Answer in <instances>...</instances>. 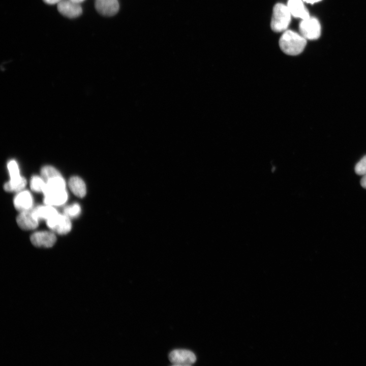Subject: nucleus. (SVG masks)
<instances>
[{"label": "nucleus", "mask_w": 366, "mask_h": 366, "mask_svg": "<svg viewBox=\"0 0 366 366\" xmlns=\"http://www.w3.org/2000/svg\"><path fill=\"white\" fill-rule=\"evenodd\" d=\"M306 44V39L302 35L291 30H286L279 41L281 50L289 55H296L301 53Z\"/></svg>", "instance_id": "f257e3e1"}, {"label": "nucleus", "mask_w": 366, "mask_h": 366, "mask_svg": "<svg viewBox=\"0 0 366 366\" xmlns=\"http://www.w3.org/2000/svg\"><path fill=\"white\" fill-rule=\"evenodd\" d=\"M291 15L287 6L281 3L276 4L270 23L272 30L275 32L285 30L290 23Z\"/></svg>", "instance_id": "f03ea898"}, {"label": "nucleus", "mask_w": 366, "mask_h": 366, "mask_svg": "<svg viewBox=\"0 0 366 366\" xmlns=\"http://www.w3.org/2000/svg\"><path fill=\"white\" fill-rule=\"evenodd\" d=\"M8 169L10 176V180L4 185V189L8 192H18L24 188L26 180L20 176L17 162L13 160L8 163Z\"/></svg>", "instance_id": "7ed1b4c3"}, {"label": "nucleus", "mask_w": 366, "mask_h": 366, "mask_svg": "<svg viewBox=\"0 0 366 366\" xmlns=\"http://www.w3.org/2000/svg\"><path fill=\"white\" fill-rule=\"evenodd\" d=\"M301 35L306 39L315 40L321 34V26L319 21L315 18L303 19L299 24Z\"/></svg>", "instance_id": "20e7f679"}, {"label": "nucleus", "mask_w": 366, "mask_h": 366, "mask_svg": "<svg viewBox=\"0 0 366 366\" xmlns=\"http://www.w3.org/2000/svg\"><path fill=\"white\" fill-rule=\"evenodd\" d=\"M169 359L174 365H191L196 360L193 352L188 350L176 349L169 355Z\"/></svg>", "instance_id": "39448f33"}, {"label": "nucleus", "mask_w": 366, "mask_h": 366, "mask_svg": "<svg viewBox=\"0 0 366 366\" xmlns=\"http://www.w3.org/2000/svg\"><path fill=\"white\" fill-rule=\"evenodd\" d=\"M48 227L59 234H65L71 229V223L65 215L57 214L47 220Z\"/></svg>", "instance_id": "423d86ee"}, {"label": "nucleus", "mask_w": 366, "mask_h": 366, "mask_svg": "<svg viewBox=\"0 0 366 366\" xmlns=\"http://www.w3.org/2000/svg\"><path fill=\"white\" fill-rule=\"evenodd\" d=\"M33 245L37 247L50 248L56 241L55 235L48 231H39L34 233L30 238Z\"/></svg>", "instance_id": "0eeeda50"}, {"label": "nucleus", "mask_w": 366, "mask_h": 366, "mask_svg": "<svg viewBox=\"0 0 366 366\" xmlns=\"http://www.w3.org/2000/svg\"><path fill=\"white\" fill-rule=\"evenodd\" d=\"M57 9L63 15L70 18L79 16L82 11L80 4L71 0H62L58 3Z\"/></svg>", "instance_id": "6e6552de"}, {"label": "nucleus", "mask_w": 366, "mask_h": 366, "mask_svg": "<svg viewBox=\"0 0 366 366\" xmlns=\"http://www.w3.org/2000/svg\"><path fill=\"white\" fill-rule=\"evenodd\" d=\"M38 220L33 209L21 211L16 219L19 226L24 230H32L37 228Z\"/></svg>", "instance_id": "1a4fd4ad"}, {"label": "nucleus", "mask_w": 366, "mask_h": 366, "mask_svg": "<svg viewBox=\"0 0 366 366\" xmlns=\"http://www.w3.org/2000/svg\"><path fill=\"white\" fill-rule=\"evenodd\" d=\"M95 8L97 12L104 16H112L118 11V0H97Z\"/></svg>", "instance_id": "9d476101"}, {"label": "nucleus", "mask_w": 366, "mask_h": 366, "mask_svg": "<svg viewBox=\"0 0 366 366\" xmlns=\"http://www.w3.org/2000/svg\"><path fill=\"white\" fill-rule=\"evenodd\" d=\"M13 202L15 208L23 211L30 209L33 205V198L28 191H23L16 195Z\"/></svg>", "instance_id": "9b49d317"}, {"label": "nucleus", "mask_w": 366, "mask_h": 366, "mask_svg": "<svg viewBox=\"0 0 366 366\" xmlns=\"http://www.w3.org/2000/svg\"><path fill=\"white\" fill-rule=\"evenodd\" d=\"M287 7L291 14L294 17L299 18L302 20L310 17L309 11L303 5L302 0H289Z\"/></svg>", "instance_id": "f8f14e48"}, {"label": "nucleus", "mask_w": 366, "mask_h": 366, "mask_svg": "<svg viewBox=\"0 0 366 366\" xmlns=\"http://www.w3.org/2000/svg\"><path fill=\"white\" fill-rule=\"evenodd\" d=\"M65 181L62 176H56L49 179L46 182L42 192L45 196L65 190Z\"/></svg>", "instance_id": "ddd939ff"}, {"label": "nucleus", "mask_w": 366, "mask_h": 366, "mask_svg": "<svg viewBox=\"0 0 366 366\" xmlns=\"http://www.w3.org/2000/svg\"><path fill=\"white\" fill-rule=\"evenodd\" d=\"M71 191L77 197H83L86 192V186L83 180L78 176H72L69 181Z\"/></svg>", "instance_id": "4468645a"}, {"label": "nucleus", "mask_w": 366, "mask_h": 366, "mask_svg": "<svg viewBox=\"0 0 366 366\" xmlns=\"http://www.w3.org/2000/svg\"><path fill=\"white\" fill-rule=\"evenodd\" d=\"M44 196V203L51 206L62 205L66 202L68 198V194L65 190Z\"/></svg>", "instance_id": "2eb2a0df"}, {"label": "nucleus", "mask_w": 366, "mask_h": 366, "mask_svg": "<svg viewBox=\"0 0 366 366\" xmlns=\"http://www.w3.org/2000/svg\"><path fill=\"white\" fill-rule=\"evenodd\" d=\"M33 210L39 220L45 219L48 220L58 214L56 209L51 205H49L38 206L33 209Z\"/></svg>", "instance_id": "dca6fc26"}, {"label": "nucleus", "mask_w": 366, "mask_h": 366, "mask_svg": "<svg viewBox=\"0 0 366 366\" xmlns=\"http://www.w3.org/2000/svg\"><path fill=\"white\" fill-rule=\"evenodd\" d=\"M42 178L45 181L54 177L62 176L60 173L55 168L50 166H44L41 170Z\"/></svg>", "instance_id": "f3484780"}, {"label": "nucleus", "mask_w": 366, "mask_h": 366, "mask_svg": "<svg viewBox=\"0 0 366 366\" xmlns=\"http://www.w3.org/2000/svg\"><path fill=\"white\" fill-rule=\"evenodd\" d=\"M45 184V181L42 177L34 176L31 178L30 187L31 189L35 192H42Z\"/></svg>", "instance_id": "a211bd4d"}, {"label": "nucleus", "mask_w": 366, "mask_h": 366, "mask_svg": "<svg viewBox=\"0 0 366 366\" xmlns=\"http://www.w3.org/2000/svg\"><path fill=\"white\" fill-rule=\"evenodd\" d=\"M81 212L80 205L75 203L66 207L64 209V214L69 218H74L78 216Z\"/></svg>", "instance_id": "6ab92c4d"}, {"label": "nucleus", "mask_w": 366, "mask_h": 366, "mask_svg": "<svg viewBox=\"0 0 366 366\" xmlns=\"http://www.w3.org/2000/svg\"><path fill=\"white\" fill-rule=\"evenodd\" d=\"M355 173L359 175L366 174V155L363 156L355 166Z\"/></svg>", "instance_id": "aec40b11"}, {"label": "nucleus", "mask_w": 366, "mask_h": 366, "mask_svg": "<svg viewBox=\"0 0 366 366\" xmlns=\"http://www.w3.org/2000/svg\"><path fill=\"white\" fill-rule=\"evenodd\" d=\"M360 185L364 189H366V174L362 176L361 180Z\"/></svg>", "instance_id": "412c9836"}, {"label": "nucleus", "mask_w": 366, "mask_h": 366, "mask_svg": "<svg viewBox=\"0 0 366 366\" xmlns=\"http://www.w3.org/2000/svg\"><path fill=\"white\" fill-rule=\"evenodd\" d=\"M45 3L48 4H55L59 3L62 0H43Z\"/></svg>", "instance_id": "4be33fe9"}, {"label": "nucleus", "mask_w": 366, "mask_h": 366, "mask_svg": "<svg viewBox=\"0 0 366 366\" xmlns=\"http://www.w3.org/2000/svg\"><path fill=\"white\" fill-rule=\"evenodd\" d=\"M321 0H303V1L310 4H314L315 3L318 2Z\"/></svg>", "instance_id": "5701e85b"}, {"label": "nucleus", "mask_w": 366, "mask_h": 366, "mask_svg": "<svg viewBox=\"0 0 366 366\" xmlns=\"http://www.w3.org/2000/svg\"><path fill=\"white\" fill-rule=\"evenodd\" d=\"M71 1H73V2H76V3H77L80 4V3L84 1V0H71Z\"/></svg>", "instance_id": "b1692460"}]
</instances>
